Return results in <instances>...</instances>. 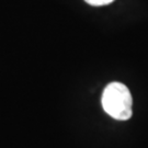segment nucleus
<instances>
[{
  "label": "nucleus",
  "mask_w": 148,
  "mask_h": 148,
  "mask_svg": "<svg viewBox=\"0 0 148 148\" xmlns=\"http://www.w3.org/2000/svg\"><path fill=\"white\" fill-rule=\"evenodd\" d=\"M133 99L130 90L121 82H111L102 93V106L106 114L117 121L132 116Z\"/></svg>",
  "instance_id": "nucleus-1"
},
{
  "label": "nucleus",
  "mask_w": 148,
  "mask_h": 148,
  "mask_svg": "<svg viewBox=\"0 0 148 148\" xmlns=\"http://www.w3.org/2000/svg\"><path fill=\"white\" fill-rule=\"evenodd\" d=\"M86 2L90 5H95V7H100V5H106L112 3L114 0H85Z\"/></svg>",
  "instance_id": "nucleus-2"
}]
</instances>
